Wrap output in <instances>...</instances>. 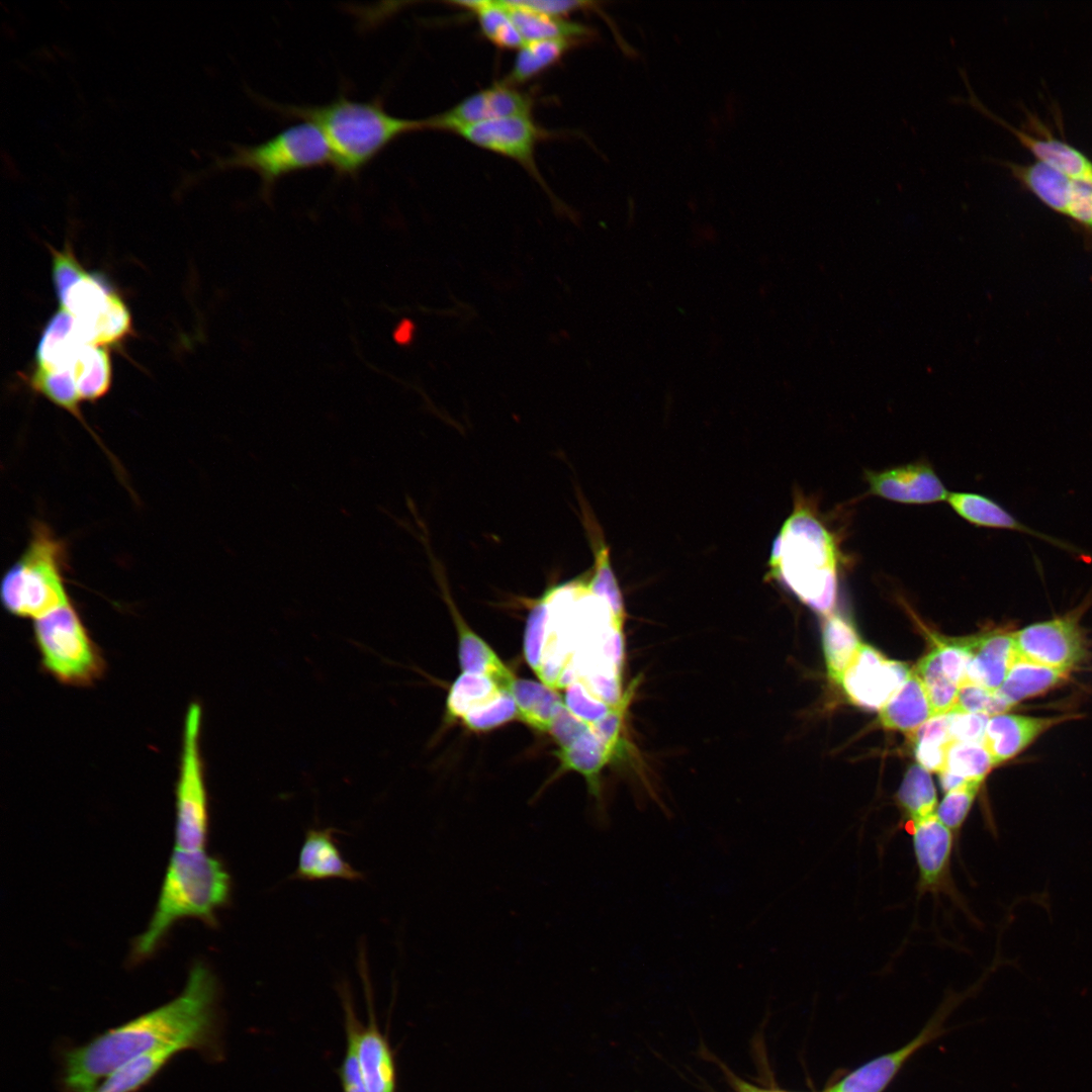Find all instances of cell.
<instances>
[{"label": "cell", "mask_w": 1092, "mask_h": 1092, "mask_svg": "<svg viewBox=\"0 0 1092 1092\" xmlns=\"http://www.w3.org/2000/svg\"><path fill=\"white\" fill-rule=\"evenodd\" d=\"M217 995L213 973L204 964L196 963L175 999L67 1051L63 1069L65 1087L69 1092H94L120 1066L160 1048L212 1050L217 1043Z\"/></svg>", "instance_id": "obj_1"}, {"label": "cell", "mask_w": 1092, "mask_h": 1092, "mask_svg": "<svg viewBox=\"0 0 1092 1092\" xmlns=\"http://www.w3.org/2000/svg\"><path fill=\"white\" fill-rule=\"evenodd\" d=\"M284 117L313 123L324 134L332 153V167L339 177H357L399 136L426 129L425 119H407L389 113L380 99L358 101L340 94L321 105H285L259 99Z\"/></svg>", "instance_id": "obj_2"}, {"label": "cell", "mask_w": 1092, "mask_h": 1092, "mask_svg": "<svg viewBox=\"0 0 1092 1092\" xmlns=\"http://www.w3.org/2000/svg\"><path fill=\"white\" fill-rule=\"evenodd\" d=\"M230 894L231 878L218 858L205 849L174 847L152 918L134 940L132 959L151 957L181 919L197 918L214 924L215 914L226 904Z\"/></svg>", "instance_id": "obj_3"}, {"label": "cell", "mask_w": 1092, "mask_h": 1092, "mask_svg": "<svg viewBox=\"0 0 1092 1092\" xmlns=\"http://www.w3.org/2000/svg\"><path fill=\"white\" fill-rule=\"evenodd\" d=\"M769 573L815 612L832 613L838 588L836 545L803 503H796L774 541Z\"/></svg>", "instance_id": "obj_4"}, {"label": "cell", "mask_w": 1092, "mask_h": 1092, "mask_svg": "<svg viewBox=\"0 0 1092 1092\" xmlns=\"http://www.w3.org/2000/svg\"><path fill=\"white\" fill-rule=\"evenodd\" d=\"M68 548L42 521H34L28 542L3 573L0 600L11 615L37 620L72 602L66 587Z\"/></svg>", "instance_id": "obj_5"}, {"label": "cell", "mask_w": 1092, "mask_h": 1092, "mask_svg": "<svg viewBox=\"0 0 1092 1092\" xmlns=\"http://www.w3.org/2000/svg\"><path fill=\"white\" fill-rule=\"evenodd\" d=\"M53 282L62 309L87 343L104 346L130 331V314L120 296L97 274L87 272L70 250L53 251Z\"/></svg>", "instance_id": "obj_6"}, {"label": "cell", "mask_w": 1092, "mask_h": 1092, "mask_svg": "<svg viewBox=\"0 0 1092 1092\" xmlns=\"http://www.w3.org/2000/svg\"><path fill=\"white\" fill-rule=\"evenodd\" d=\"M332 165V153L322 131L311 122L290 125L256 145H235L231 155L218 158L213 169H248L261 181L265 197L282 178L300 171Z\"/></svg>", "instance_id": "obj_7"}, {"label": "cell", "mask_w": 1092, "mask_h": 1092, "mask_svg": "<svg viewBox=\"0 0 1092 1092\" xmlns=\"http://www.w3.org/2000/svg\"><path fill=\"white\" fill-rule=\"evenodd\" d=\"M41 665L66 686L88 687L102 677L105 659L71 602L33 621Z\"/></svg>", "instance_id": "obj_8"}, {"label": "cell", "mask_w": 1092, "mask_h": 1092, "mask_svg": "<svg viewBox=\"0 0 1092 1092\" xmlns=\"http://www.w3.org/2000/svg\"><path fill=\"white\" fill-rule=\"evenodd\" d=\"M202 708L188 706L183 723L178 779L175 789V848L205 849L209 813L200 735Z\"/></svg>", "instance_id": "obj_9"}, {"label": "cell", "mask_w": 1092, "mask_h": 1092, "mask_svg": "<svg viewBox=\"0 0 1092 1092\" xmlns=\"http://www.w3.org/2000/svg\"><path fill=\"white\" fill-rule=\"evenodd\" d=\"M1079 609L1012 632L1017 653L1032 662L1069 672L1085 656Z\"/></svg>", "instance_id": "obj_10"}, {"label": "cell", "mask_w": 1092, "mask_h": 1092, "mask_svg": "<svg viewBox=\"0 0 1092 1092\" xmlns=\"http://www.w3.org/2000/svg\"><path fill=\"white\" fill-rule=\"evenodd\" d=\"M909 667L861 643L840 680L848 700L869 711L880 710L910 674Z\"/></svg>", "instance_id": "obj_11"}, {"label": "cell", "mask_w": 1092, "mask_h": 1092, "mask_svg": "<svg viewBox=\"0 0 1092 1092\" xmlns=\"http://www.w3.org/2000/svg\"><path fill=\"white\" fill-rule=\"evenodd\" d=\"M505 81L461 100L449 110L425 119L426 128L457 132L463 127L508 116H531L532 97Z\"/></svg>", "instance_id": "obj_12"}, {"label": "cell", "mask_w": 1092, "mask_h": 1092, "mask_svg": "<svg viewBox=\"0 0 1092 1092\" xmlns=\"http://www.w3.org/2000/svg\"><path fill=\"white\" fill-rule=\"evenodd\" d=\"M456 133L476 147L516 161L541 182L535 163V149L544 136V130L531 116H508L482 121L463 127Z\"/></svg>", "instance_id": "obj_13"}, {"label": "cell", "mask_w": 1092, "mask_h": 1092, "mask_svg": "<svg viewBox=\"0 0 1092 1092\" xmlns=\"http://www.w3.org/2000/svg\"><path fill=\"white\" fill-rule=\"evenodd\" d=\"M907 825L917 866L919 894L952 891L950 861L956 834L936 815Z\"/></svg>", "instance_id": "obj_14"}, {"label": "cell", "mask_w": 1092, "mask_h": 1092, "mask_svg": "<svg viewBox=\"0 0 1092 1092\" xmlns=\"http://www.w3.org/2000/svg\"><path fill=\"white\" fill-rule=\"evenodd\" d=\"M870 492L901 504L924 505L946 500L949 491L932 466L912 462L882 471L867 470Z\"/></svg>", "instance_id": "obj_15"}, {"label": "cell", "mask_w": 1092, "mask_h": 1092, "mask_svg": "<svg viewBox=\"0 0 1092 1092\" xmlns=\"http://www.w3.org/2000/svg\"><path fill=\"white\" fill-rule=\"evenodd\" d=\"M1069 715L1033 717L999 714L989 718L982 744L997 765L1025 749L1039 735L1068 720Z\"/></svg>", "instance_id": "obj_16"}, {"label": "cell", "mask_w": 1092, "mask_h": 1092, "mask_svg": "<svg viewBox=\"0 0 1092 1092\" xmlns=\"http://www.w3.org/2000/svg\"><path fill=\"white\" fill-rule=\"evenodd\" d=\"M439 582L457 630L458 656L462 672L486 675L500 688L510 692L517 677L493 649L469 627L457 609L446 581L440 579Z\"/></svg>", "instance_id": "obj_17"}, {"label": "cell", "mask_w": 1092, "mask_h": 1092, "mask_svg": "<svg viewBox=\"0 0 1092 1092\" xmlns=\"http://www.w3.org/2000/svg\"><path fill=\"white\" fill-rule=\"evenodd\" d=\"M366 986L369 989V985ZM367 997L369 1019L366 1026L359 1025L356 1033V1050L363 1079L368 1092H394L396 1065L393 1052L376 1023L369 990Z\"/></svg>", "instance_id": "obj_18"}, {"label": "cell", "mask_w": 1092, "mask_h": 1092, "mask_svg": "<svg viewBox=\"0 0 1092 1092\" xmlns=\"http://www.w3.org/2000/svg\"><path fill=\"white\" fill-rule=\"evenodd\" d=\"M971 657L966 682L997 691L1017 657L1012 632H990L968 638Z\"/></svg>", "instance_id": "obj_19"}, {"label": "cell", "mask_w": 1092, "mask_h": 1092, "mask_svg": "<svg viewBox=\"0 0 1092 1092\" xmlns=\"http://www.w3.org/2000/svg\"><path fill=\"white\" fill-rule=\"evenodd\" d=\"M961 76L964 79L970 94L965 102L1009 128L1017 136L1019 142L1037 158L1038 162L1043 163L1073 179L1092 175V162L1084 154L1064 142L1055 139H1035L1008 125L1004 120L993 115L979 101L970 87L967 75L964 73Z\"/></svg>", "instance_id": "obj_20"}, {"label": "cell", "mask_w": 1092, "mask_h": 1092, "mask_svg": "<svg viewBox=\"0 0 1092 1092\" xmlns=\"http://www.w3.org/2000/svg\"><path fill=\"white\" fill-rule=\"evenodd\" d=\"M939 1029L940 1023L937 1019L903 1048L871 1061L825 1092H881L903 1063L915 1051L936 1036Z\"/></svg>", "instance_id": "obj_21"}, {"label": "cell", "mask_w": 1092, "mask_h": 1092, "mask_svg": "<svg viewBox=\"0 0 1092 1092\" xmlns=\"http://www.w3.org/2000/svg\"><path fill=\"white\" fill-rule=\"evenodd\" d=\"M295 877L302 880L344 879L356 881L361 874L347 862L332 829L308 830L302 843Z\"/></svg>", "instance_id": "obj_22"}, {"label": "cell", "mask_w": 1092, "mask_h": 1092, "mask_svg": "<svg viewBox=\"0 0 1092 1092\" xmlns=\"http://www.w3.org/2000/svg\"><path fill=\"white\" fill-rule=\"evenodd\" d=\"M952 510L969 523L985 528L1021 532L1052 543L1058 547L1075 551L1073 547L1054 537L1033 530L1018 521L995 500L978 493L949 492L946 498Z\"/></svg>", "instance_id": "obj_23"}, {"label": "cell", "mask_w": 1092, "mask_h": 1092, "mask_svg": "<svg viewBox=\"0 0 1092 1092\" xmlns=\"http://www.w3.org/2000/svg\"><path fill=\"white\" fill-rule=\"evenodd\" d=\"M879 711L883 727L908 735L933 717L923 682L912 671Z\"/></svg>", "instance_id": "obj_24"}, {"label": "cell", "mask_w": 1092, "mask_h": 1092, "mask_svg": "<svg viewBox=\"0 0 1092 1092\" xmlns=\"http://www.w3.org/2000/svg\"><path fill=\"white\" fill-rule=\"evenodd\" d=\"M59 372L70 374L81 401H96L110 387L111 363L107 352L100 346L86 344Z\"/></svg>", "instance_id": "obj_25"}, {"label": "cell", "mask_w": 1092, "mask_h": 1092, "mask_svg": "<svg viewBox=\"0 0 1092 1092\" xmlns=\"http://www.w3.org/2000/svg\"><path fill=\"white\" fill-rule=\"evenodd\" d=\"M1067 672L1027 660L1018 654L997 691L1012 707L1025 699L1036 697L1057 687L1067 678Z\"/></svg>", "instance_id": "obj_26"}, {"label": "cell", "mask_w": 1092, "mask_h": 1092, "mask_svg": "<svg viewBox=\"0 0 1092 1092\" xmlns=\"http://www.w3.org/2000/svg\"><path fill=\"white\" fill-rule=\"evenodd\" d=\"M510 693L519 719L543 732L549 731L552 721L565 706L556 690L535 680L516 678Z\"/></svg>", "instance_id": "obj_27"}, {"label": "cell", "mask_w": 1092, "mask_h": 1092, "mask_svg": "<svg viewBox=\"0 0 1092 1092\" xmlns=\"http://www.w3.org/2000/svg\"><path fill=\"white\" fill-rule=\"evenodd\" d=\"M556 755L564 769L582 775L590 793L600 797V772L615 755L597 735L593 725L572 743L558 748Z\"/></svg>", "instance_id": "obj_28"}, {"label": "cell", "mask_w": 1092, "mask_h": 1092, "mask_svg": "<svg viewBox=\"0 0 1092 1092\" xmlns=\"http://www.w3.org/2000/svg\"><path fill=\"white\" fill-rule=\"evenodd\" d=\"M822 644L829 677L840 684L843 672L861 642L854 625L844 616L831 613L822 626Z\"/></svg>", "instance_id": "obj_29"}, {"label": "cell", "mask_w": 1092, "mask_h": 1092, "mask_svg": "<svg viewBox=\"0 0 1092 1092\" xmlns=\"http://www.w3.org/2000/svg\"><path fill=\"white\" fill-rule=\"evenodd\" d=\"M181 1051L180 1046L169 1045L140 1055L111 1073L94 1092H134Z\"/></svg>", "instance_id": "obj_30"}, {"label": "cell", "mask_w": 1092, "mask_h": 1092, "mask_svg": "<svg viewBox=\"0 0 1092 1092\" xmlns=\"http://www.w3.org/2000/svg\"><path fill=\"white\" fill-rule=\"evenodd\" d=\"M1008 166L1043 203L1067 214L1073 178L1038 161L1028 166Z\"/></svg>", "instance_id": "obj_31"}, {"label": "cell", "mask_w": 1092, "mask_h": 1092, "mask_svg": "<svg viewBox=\"0 0 1092 1092\" xmlns=\"http://www.w3.org/2000/svg\"><path fill=\"white\" fill-rule=\"evenodd\" d=\"M508 9L512 21L525 43L542 39L570 38L583 40L592 35V30L580 23H573L563 18L551 17L527 9L513 7L502 1Z\"/></svg>", "instance_id": "obj_32"}, {"label": "cell", "mask_w": 1092, "mask_h": 1092, "mask_svg": "<svg viewBox=\"0 0 1092 1092\" xmlns=\"http://www.w3.org/2000/svg\"><path fill=\"white\" fill-rule=\"evenodd\" d=\"M577 42L570 38L526 42L518 52L507 82L523 83L555 65Z\"/></svg>", "instance_id": "obj_33"}, {"label": "cell", "mask_w": 1092, "mask_h": 1092, "mask_svg": "<svg viewBox=\"0 0 1092 1092\" xmlns=\"http://www.w3.org/2000/svg\"><path fill=\"white\" fill-rule=\"evenodd\" d=\"M897 803L907 824L935 815L936 790L925 767L912 764L908 768L897 792Z\"/></svg>", "instance_id": "obj_34"}, {"label": "cell", "mask_w": 1092, "mask_h": 1092, "mask_svg": "<svg viewBox=\"0 0 1092 1092\" xmlns=\"http://www.w3.org/2000/svg\"><path fill=\"white\" fill-rule=\"evenodd\" d=\"M455 4L474 13L484 36L494 46L514 50L525 41L500 1H459Z\"/></svg>", "instance_id": "obj_35"}, {"label": "cell", "mask_w": 1092, "mask_h": 1092, "mask_svg": "<svg viewBox=\"0 0 1092 1092\" xmlns=\"http://www.w3.org/2000/svg\"><path fill=\"white\" fill-rule=\"evenodd\" d=\"M504 690L483 674L462 672L451 686L446 701L447 714L462 719L471 710L498 697Z\"/></svg>", "instance_id": "obj_36"}, {"label": "cell", "mask_w": 1092, "mask_h": 1092, "mask_svg": "<svg viewBox=\"0 0 1092 1092\" xmlns=\"http://www.w3.org/2000/svg\"><path fill=\"white\" fill-rule=\"evenodd\" d=\"M919 764L928 771H941L948 746L953 742L948 732L947 714L934 716L909 734Z\"/></svg>", "instance_id": "obj_37"}, {"label": "cell", "mask_w": 1092, "mask_h": 1092, "mask_svg": "<svg viewBox=\"0 0 1092 1092\" xmlns=\"http://www.w3.org/2000/svg\"><path fill=\"white\" fill-rule=\"evenodd\" d=\"M995 765L982 743L952 742L947 748L942 770L966 782L983 783Z\"/></svg>", "instance_id": "obj_38"}, {"label": "cell", "mask_w": 1092, "mask_h": 1092, "mask_svg": "<svg viewBox=\"0 0 1092 1092\" xmlns=\"http://www.w3.org/2000/svg\"><path fill=\"white\" fill-rule=\"evenodd\" d=\"M914 672L923 682L933 717L949 713L957 703L959 686L942 673L933 650L920 659Z\"/></svg>", "instance_id": "obj_39"}, {"label": "cell", "mask_w": 1092, "mask_h": 1092, "mask_svg": "<svg viewBox=\"0 0 1092 1092\" xmlns=\"http://www.w3.org/2000/svg\"><path fill=\"white\" fill-rule=\"evenodd\" d=\"M345 1013L346 1051L339 1068L342 1092H368L361 1072L356 1050V1033L360 1022L347 993H343Z\"/></svg>", "instance_id": "obj_40"}, {"label": "cell", "mask_w": 1092, "mask_h": 1092, "mask_svg": "<svg viewBox=\"0 0 1092 1092\" xmlns=\"http://www.w3.org/2000/svg\"><path fill=\"white\" fill-rule=\"evenodd\" d=\"M592 542L595 563L586 584L593 593L608 599L617 612L625 614L623 597L611 567L608 547L599 537L593 538Z\"/></svg>", "instance_id": "obj_41"}, {"label": "cell", "mask_w": 1092, "mask_h": 1092, "mask_svg": "<svg viewBox=\"0 0 1092 1092\" xmlns=\"http://www.w3.org/2000/svg\"><path fill=\"white\" fill-rule=\"evenodd\" d=\"M981 785V782H968L944 793L937 805L936 817L954 834L960 832L965 823Z\"/></svg>", "instance_id": "obj_42"}, {"label": "cell", "mask_w": 1092, "mask_h": 1092, "mask_svg": "<svg viewBox=\"0 0 1092 1092\" xmlns=\"http://www.w3.org/2000/svg\"><path fill=\"white\" fill-rule=\"evenodd\" d=\"M515 718H519L515 700L509 691H505L493 700L468 712L461 721L471 730L485 731Z\"/></svg>", "instance_id": "obj_43"}, {"label": "cell", "mask_w": 1092, "mask_h": 1092, "mask_svg": "<svg viewBox=\"0 0 1092 1092\" xmlns=\"http://www.w3.org/2000/svg\"><path fill=\"white\" fill-rule=\"evenodd\" d=\"M1010 708L998 691L965 682L959 687L957 703L951 711L980 713L992 717L1006 713Z\"/></svg>", "instance_id": "obj_44"}, {"label": "cell", "mask_w": 1092, "mask_h": 1092, "mask_svg": "<svg viewBox=\"0 0 1092 1092\" xmlns=\"http://www.w3.org/2000/svg\"><path fill=\"white\" fill-rule=\"evenodd\" d=\"M936 639L933 649L942 673L957 686L966 682L967 667L971 657L968 639L942 641Z\"/></svg>", "instance_id": "obj_45"}, {"label": "cell", "mask_w": 1092, "mask_h": 1092, "mask_svg": "<svg viewBox=\"0 0 1092 1092\" xmlns=\"http://www.w3.org/2000/svg\"><path fill=\"white\" fill-rule=\"evenodd\" d=\"M563 701L573 715L590 724L602 720L616 707H611L595 697L579 681H574L565 688Z\"/></svg>", "instance_id": "obj_46"}, {"label": "cell", "mask_w": 1092, "mask_h": 1092, "mask_svg": "<svg viewBox=\"0 0 1092 1092\" xmlns=\"http://www.w3.org/2000/svg\"><path fill=\"white\" fill-rule=\"evenodd\" d=\"M948 732L953 742L982 743L990 716L980 713L951 711Z\"/></svg>", "instance_id": "obj_47"}, {"label": "cell", "mask_w": 1092, "mask_h": 1092, "mask_svg": "<svg viewBox=\"0 0 1092 1092\" xmlns=\"http://www.w3.org/2000/svg\"><path fill=\"white\" fill-rule=\"evenodd\" d=\"M1067 214L1092 228V175L1073 179Z\"/></svg>", "instance_id": "obj_48"}, {"label": "cell", "mask_w": 1092, "mask_h": 1092, "mask_svg": "<svg viewBox=\"0 0 1092 1092\" xmlns=\"http://www.w3.org/2000/svg\"><path fill=\"white\" fill-rule=\"evenodd\" d=\"M506 4L545 14L551 17L562 18L574 11L590 6L586 1H561V0H504Z\"/></svg>", "instance_id": "obj_49"}, {"label": "cell", "mask_w": 1092, "mask_h": 1092, "mask_svg": "<svg viewBox=\"0 0 1092 1092\" xmlns=\"http://www.w3.org/2000/svg\"><path fill=\"white\" fill-rule=\"evenodd\" d=\"M414 324L408 320H402L396 327L393 338L396 343L400 345H406L412 342L414 337Z\"/></svg>", "instance_id": "obj_50"}, {"label": "cell", "mask_w": 1092, "mask_h": 1092, "mask_svg": "<svg viewBox=\"0 0 1092 1092\" xmlns=\"http://www.w3.org/2000/svg\"><path fill=\"white\" fill-rule=\"evenodd\" d=\"M734 1085H735L738 1092H783V1091L766 1090V1089L758 1088V1087H755L753 1085H750L749 1083H747L745 1081H742V1080H739V1079H736V1078H734Z\"/></svg>", "instance_id": "obj_51"}]
</instances>
